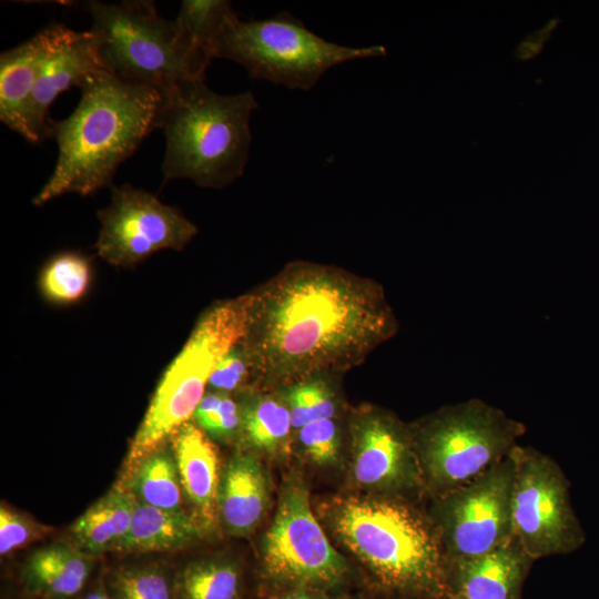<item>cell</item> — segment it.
<instances>
[{
	"label": "cell",
	"instance_id": "obj_31",
	"mask_svg": "<svg viewBox=\"0 0 599 599\" xmlns=\"http://www.w3.org/2000/svg\"><path fill=\"white\" fill-rule=\"evenodd\" d=\"M50 528L2 504L0 508V555L6 557L43 538Z\"/></svg>",
	"mask_w": 599,
	"mask_h": 599
},
{
	"label": "cell",
	"instance_id": "obj_7",
	"mask_svg": "<svg viewBox=\"0 0 599 599\" xmlns=\"http://www.w3.org/2000/svg\"><path fill=\"white\" fill-rule=\"evenodd\" d=\"M427 499L454 490L507 458L526 426L474 398L409 423ZM426 499V500H427Z\"/></svg>",
	"mask_w": 599,
	"mask_h": 599
},
{
	"label": "cell",
	"instance_id": "obj_1",
	"mask_svg": "<svg viewBox=\"0 0 599 599\" xmlns=\"http://www.w3.org/2000/svg\"><path fill=\"white\" fill-rule=\"evenodd\" d=\"M245 300L241 345L256 389L351 369L398 328L378 283L325 264L292 262Z\"/></svg>",
	"mask_w": 599,
	"mask_h": 599
},
{
	"label": "cell",
	"instance_id": "obj_15",
	"mask_svg": "<svg viewBox=\"0 0 599 599\" xmlns=\"http://www.w3.org/2000/svg\"><path fill=\"white\" fill-rule=\"evenodd\" d=\"M534 562L514 538L483 555L446 561L449 599H521Z\"/></svg>",
	"mask_w": 599,
	"mask_h": 599
},
{
	"label": "cell",
	"instance_id": "obj_34",
	"mask_svg": "<svg viewBox=\"0 0 599 599\" xmlns=\"http://www.w3.org/2000/svg\"><path fill=\"white\" fill-rule=\"evenodd\" d=\"M78 599H111L105 583L104 570L92 577Z\"/></svg>",
	"mask_w": 599,
	"mask_h": 599
},
{
	"label": "cell",
	"instance_id": "obj_10",
	"mask_svg": "<svg viewBox=\"0 0 599 599\" xmlns=\"http://www.w3.org/2000/svg\"><path fill=\"white\" fill-rule=\"evenodd\" d=\"M511 494L512 538L536 561L568 555L586 542L570 499V483L558 463L530 446L517 445Z\"/></svg>",
	"mask_w": 599,
	"mask_h": 599
},
{
	"label": "cell",
	"instance_id": "obj_24",
	"mask_svg": "<svg viewBox=\"0 0 599 599\" xmlns=\"http://www.w3.org/2000/svg\"><path fill=\"white\" fill-rule=\"evenodd\" d=\"M141 504L159 509L185 512L181 486L172 448L164 445L145 455L124 484Z\"/></svg>",
	"mask_w": 599,
	"mask_h": 599
},
{
	"label": "cell",
	"instance_id": "obj_16",
	"mask_svg": "<svg viewBox=\"0 0 599 599\" xmlns=\"http://www.w3.org/2000/svg\"><path fill=\"white\" fill-rule=\"evenodd\" d=\"M272 481L262 458L242 449L234 453L221 471L217 521L233 537H248L262 524L271 507Z\"/></svg>",
	"mask_w": 599,
	"mask_h": 599
},
{
	"label": "cell",
	"instance_id": "obj_13",
	"mask_svg": "<svg viewBox=\"0 0 599 599\" xmlns=\"http://www.w3.org/2000/svg\"><path fill=\"white\" fill-rule=\"evenodd\" d=\"M109 205L99 210L94 248L106 263L133 267L162 250L181 251L197 227L179 210L130 184L113 186Z\"/></svg>",
	"mask_w": 599,
	"mask_h": 599
},
{
	"label": "cell",
	"instance_id": "obj_29",
	"mask_svg": "<svg viewBox=\"0 0 599 599\" xmlns=\"http://www.w3.org/2000/svg\"><path fill=\"white\" fill-rule=\"evenodd\" d=\"M294 448L309 464L329 468L342 457L343 437L336 418L311 422L294 433Z\"/></svg>",
	"mask_w": 599,
	"mask_h": 599
},
{
	"label": "cell",
	"instance_id": "obj_17",
	"mask_svg": "<svg viewBox=\"0 0 599 599\" xmlns=\"http://www.w3.org/2000/svg\"><path fill=\"white\" fill-rule=\"evenodd\" d=\"M181 486L193 515L206 531L217 522L222 468L213 440L195 424L185 423L171 437Z\"/></svg>",
	"mask_w": 599,
	"mask_h": 599
},
{
	"label": "cell",
	"instance_id": "obj_20",
	"mask_svg": "<svg viewBox=\"0 0 599 599\" xmlns=\"http://www.w3.org/2000/svg\"><path fill=\"white\" fill-rule=\"evenodd\" d=\"M240 404V441L247 450L261 458L283 460L294 449V430L290 410L275 392L250 389L244 393Z\"/></svg>",
	"mask_w": 599,
	"mask_h": 599
},
{
	"label": "cell",
	"instance_id": "obj_23",
	"mask_svg": "<svg viewBox=\"0 0 599 599\" xmlns=\"http://www.w3.org/2000/svg\"><path fill=\"white\" fill-rule=\"evenodd\" d=\"M175 599H246L244 562L229 552L194 557L175 568Z\"/></svg>",
	"mask_w": 599,
	"mask_h": 599
},
{
	"label": "cell",
	"instance_id": "obj_21",
	"mask_svg": "<svg viewBox=\"0 0 599 599\" xmlns=\"http://www.w3.org/2000/svg\"><path fill=\"white\" fill-rule=\"evenodd\" d=\"M206 529L192 512H173L135 500L129 532L118 555L176 551L202 540Z\"/></svg>",
	"mask_w": 599,
	"mask_h": 599
},
{
	"label": "cell",
	"instance_id": "obj_9",
	"mask_svg": "<svg viewBox=\"0 0 599 599\" xmlns=\"http://www.w3.org/2000/svg\"><path fill=\"white\" fill-rule=\"evenodd\" d=\"M85 9L104 71L161 92L182 81H199L175 19L162 18L153 2L88 1Z\"/></svg>",
	"mask_w": 599,
	"mask_h": 599
},
{
	"label": "cell",
	"instance_id": "obj_14",
	"mask_svg": "<svg viewBox=\"0 0 599 599\" xmlns=\"http://www.w3.org/2000/svg\"><path fill=\"white\" fill-rule=\"evenodd\" d=\"M101 70L91 31L79 32L54 23L53 37L40 65L27 111L26 140L39 143L51 138L50 105L62 92L80 87L87 77Z\"/></svg>",
	"mask_w": 599,
	"mask_h": 599
},
{
	"label": "cell",
	"instance_id": "obj_33",
	"mask_svg": "<svg viewBox=\"0 0 599 599\" xmlns=\"http://www.w3.org/2000/svg\"><path fill=\"white\" fill-rule=\"evenodd\" d=\"M363 596V595H362ZM362 596H338L325 591L318 590H290L277 592L273 595H267L263 597H257L258 599H361Z\"/></svg>",
	"mask_w": 599,
	"mask_h": 599
},
{
	"label": "cell",
	"instance_id": "obj_12",
	"mask_svg": "<svg viewBox=\"0 0 599 599\" xmlns=\"http://www.w3.org/2000/svg\"><path fill=\"white\" fill-rule=\"evenodd\" d=\"M514 473L509 455L471 481L426 500L446 561L483 555L512 538Z\"/></svg>",
	"mask_w": 599,
	"mask_h": 599
},
{
	"label": "cell",
	"instance_id": "obj_6",
	"mask_svg": "<svg viewBox=\"0 0 599 599\" xmlns=\"http://www.w3.org/2000/svg\"><path fill=\"white\" fill-rule=\"evenodd\" d=\"M245 328V295L219 302L200 316L181 352L158 384L131 441L119 483H125L145 455L164 445L189 422L205 395L216 365L243 339Z\"/></svg>",
	"mask_w": 599,
	"mask_h": 599
},
{
	"label": "cell",
	"instance_id": "obj_26",
	"mask_svg": "<svg viewBox=\"0 0 599 599\" xmlns=\"http://www.w3.org/2000/svg\"><path fill=\"white\" fill-rule=\"evenodd\" d=\"M111 599H175V568L151 560L104 569Z\"/></svg>",
	"mask_w": 599,
	"mask_h": 599
},
{
	"label": "cell",
	"instance_id": "obj_3",
	"mask_svg": "<svg viewBox=\"0 0 599 599\" xmlns=\"http://www.w3.org/2000/svg\"><path fill=\"white\" fill-rule=\"evenodd\" d=\"M78 106L51 121L58 144L54 170L34 205L67 193L87 196L108 185L115 171L158 129L163 93L151 85L118 78L104 70L80 84Z\"/></svg>",
	"mask_w": 599,
	"mask_h": 599
},
{
	"label": "cell",
	"instance_id": "obj_28",
	"mask_svg": "<svg viewBox=\"0 0 599 599\" xmlns=\"http://www.w3.org/2000/svg\"><path fill=\"white\" fill-rule=\"evenodd\" d=\"M91 283L90 263L80 253L55 255L43 267L39 285L42 295L55 304H70L84 296Z\"/></svg>",
	"mask_w": 599,
	"mask_h": 599
},
{
	"label": "cell",
	"instance_id": "obj_27",
	"mask_svg": "<svg viewBox=\"0 0 599 599\" xmlns=\"http://www.w3.org/2000/svg\"><path fill=\"white\" fill-rule=\"evenodd\" d=\"M327 378H308L275 390L290 410L294 433L311 422L337 417L339 399Z\"/></svg>",
	"mask_w": 599,
	"mask_h": 599
},
{
	"label": "cell",
	"instance_id": "obj_4",
	"mask_svg": "<svg viewBox=\"0 0 599 599\" xmlns=\"http://www.w3.org/2000/svg\"><path fill=\"white\" fill-rule=\"evenodd\" d=\"M162 93L158 129L165 136L163 183L189 179L223 189L240 177L248 160L254 94H219L204 81H182Z\"/></svg>",
	"mask_w": 599,
	"mask_h": 599
},
{
	"label": "cell",
	"instance_id": "obj_36",
	"mask_svg": "<svg viewBox=\"0 0 599 599\" xmlns=\"http://www.w3.org/2000/svg\"><path fill=\"white\" fill-rule=\"evenodd\" d=\"M18 595H19L18 596L19 599H31V598L24 596L23 593H21L19 590H18Z\"/></svg>",
	"mask_w": 599,
	"mask_h": 599
},
{
	"label": "cell",
	"instance_id": "obj_22",
	"mask_svg": "<svg viewBox=\"0 0 599 599\" xmlns=\"http://www.w3.org/2000/svg\"><path fill=\"white\" fill-rule=\"evenodd\" d=\"M134 502L128 489L114 486L73 522L71 544L95 558L115 552L130 530Z\"/></svg>",
	"mask_w": 599,
	"mask_h": 599
},
{
	"label": "cell",
	"instance_id": "obj_32",
	"mask_svg": "<svg viewBox=\"0 0 599 599\" xmlns=\"http://www.w3.org/2000/svg\"><path fill=\"white\" fill-rule=\"evenodd\" d=\"M248 385H251L250 365L240 342L216 365L207 387L210 392L230 394Z\"/></svg>",
	"mask_w": 599,
	"mask_h": 599
},
{
	"label": "cell",
	"instance_id": "obj_19",
	"mask_svg": "<svg viewBox=\"0 0 599 599\" xmlns=\"http://www.w3.org/2000/svg\"><path fill=\"white\" fill-rule=\"evenodd\" d=\"M53 32L51 23L0 57V120L24 139L28 106Z\"/></svg>",
	"mask_w": 599,
	"mask_h": 599
},
{
	"label": "cell",
	"instance_id": "obj_25",
	"mask_svg": "<svg viewBox=\"0 0 599 599\" xmlns=\"http://www.w3.org/2000/svg\"><path fill=\"white\" fill-rule=\"evenodd\" d=\"M235 14L230 1L184 0L175 21L189 49L193 73L196 80L204 81L205 71L214 59L216 38Z\"/></svg>",
	"mask_w": 599,
	"mask_h": 599
},
{
	"label": "cell",
	"instance_id": "obj_11",
	"mask_svg": "<svg viewBox=\"0 0 599 599\" xmlns=\"http://www.w3.org/2000/svg\"><path fill=\"white\" fill-rule=\"evenodd\" d=\"M347 480L352 491L426 501V487L409 424L372 404L352 409L348 419Z\"/></svg>",
	"mask_w": 599,
	"mask_h": 599
},
{
	"label": "cell",
	"instance_id": "obj_2",
	"mask_svg": "<svg viewBox=\"0 0 599 599\" xmlns=\"http://www.w3.org/2000/svg\"><path fill=\"white\" fill-rule=\"evenodd\" d=\"M315 511L367 591L449 599L445 555L420 504L349 491L324 499Z\"/></svg>",
	"mask_w": 599,
	"mask_h": 599
},
{
	"label": "cell",
	"instance_id": "obj_5",
	"mask_svg": "<svg viewBox=\"0 0 599 599\" xmlns=\"http://www.w3.org/2000/svg\"><path fill=\"white\" fill-rule=\"evenodd\" d=\"M300 589L338 596L367 591L361 571L332 544L303 475L292 470L283 478L273 518L260 540L255 590L263 597Z\"/></svg>",
	"mask_w": 599,
	"mask_h": 599
},
{
	"label": "cell",
	"instance_id": "obj_35",
	"mask_svg": "<svg viewBox=\"0 0 599 599\" xmlns=\"http://www.w3.org/2000/svg\"><path fill=\"white\" fill-rule=\"evenodd\" d=\"M361 599H424L416 596L396 592H365Z\"/></svg>",
	"mask_w": 599,
	"mask_h": 599
},
{
	"label": "cell",
	"instance_id": "obj_18",
	"mask_svg": "<svg viewBox=\"0 0 599 599\" xmlns=\"http://www.w3.org/2000/svg\"><path fill=\"white\" fill-rule=\"evenodd\" d=\"M94 559L73 544L43 546L20 565L18 590L31 599H78L93 577Z\"/></svg>",
	"mask_w": 599,
	"mask_h": 599
},
{
	"label": "cell",
	"instance_id": "obj_8",
	"mask_svg": "<svg viewBox=\"0 0 599 599\" xmlns=\"http://www.w3.org/2000/svg\"><path fill=\"white\" fill-rule=\"evenodd\" d=\"M384 53L379 45L352 48L327 41L288 12L248 21L235 13L214 44V58L243 65L253 79L301 90L313 88L339 63Z\"/></svg>",
	"mask_w": 599,
	"mask_h": 599
},
{
	"label": "cell",
	"instance_id": "obj_30",
	"mask_svg": "<svg viewBox=\"0 0 599 599\" xmlns=\"http://www.w3.org/2000/svg\"><path fill=\"white\" fill-rule=\"evenodd\" d=\"M195 424L215 441L230 444L240 440L241 408L230 394L207 392L196 407Z\"/></svg>",
	"mask_w": 599,
	"mask_h": 599
}]
</instances>
